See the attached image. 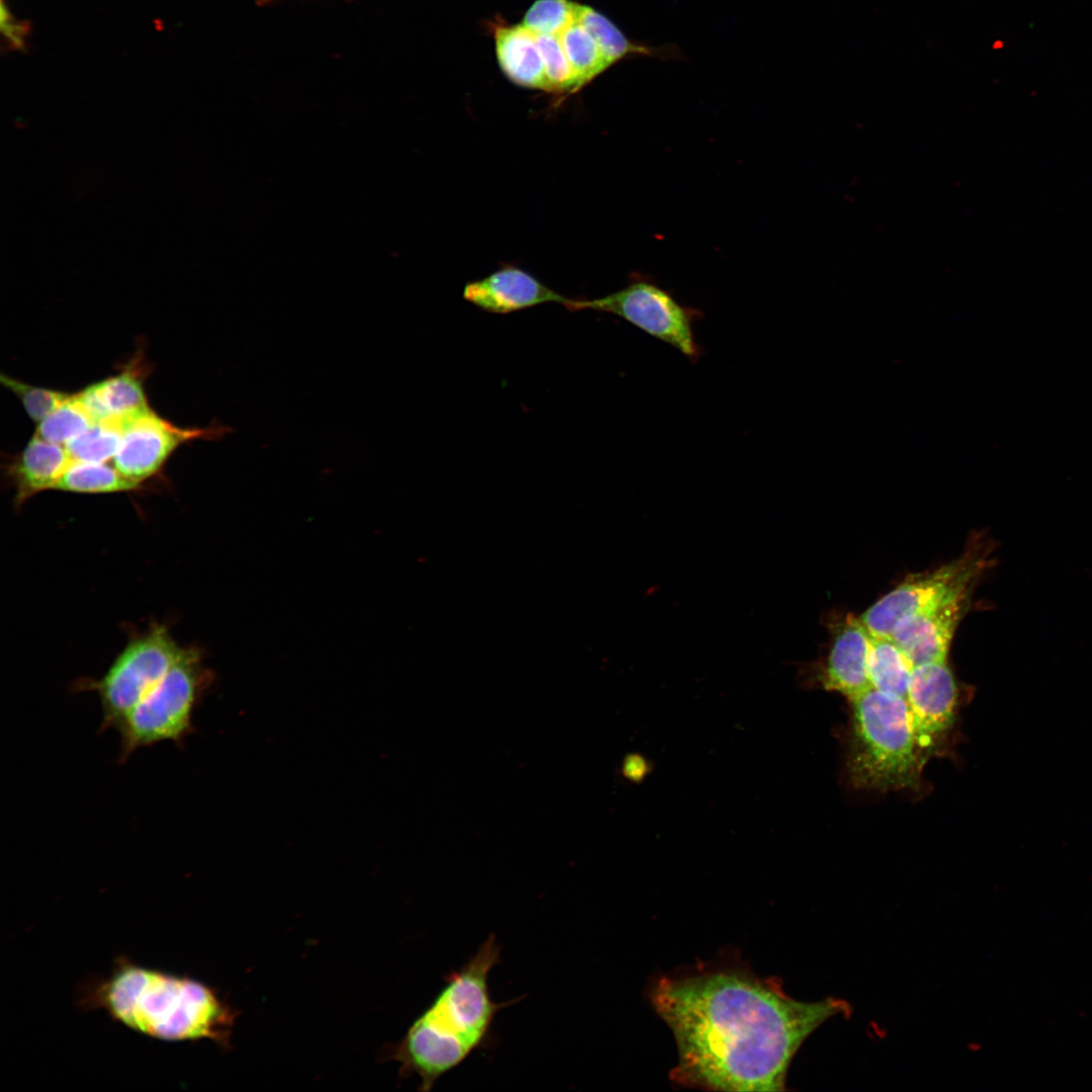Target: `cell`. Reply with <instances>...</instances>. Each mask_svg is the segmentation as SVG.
<instances>
[{
  "mask_svg": "<svg viewBox=\"0 0 1092 1092\" xmlns=\"http://www.w3.org/2000/svg\"><path fill=\"white\" fill-rule=\"evenodd\" d=\"M649 1000L675 1040L671 1081L712 1091L786 1090L803 1042L831 1017L850 1012L835 997L796 1000L778 978L757 976L738 961L662 975Z\"/></svg>",
  "mask_w": 1092,
  "mask_h": 1092,
  "instance_id": "obj_1",
  "label": "cell"
},
{
  "mask_svg": "<svg viewBox=\"0 0 1092 1092\" xmlns=\"http://www.w3.org/2000/svg\"><path fill=\"white\" fill-rule=\"evenodd\" d=\"M79 1003L163 1040L208 1039L229 1049L238 1012L194 979L138 966L124 958L105 978L88 982Z\"/></svg>",
  "mask_w": 1092,
  "mask_h": 1092,
  "instance_id": "obj_2",
  "label": "cell"
},
{
  "mask_svg": "<svg viewBox=\"0 0 1092 1092\" xmlns=\"http://www.w3.org/2000/svg\"><path fill=\"white\" fill-rule=\"evenodd\" d=\"M499 954L500 946L489 934L463 966L445 977L436 998L389 1049L388 1059L399 1063V1075L417 1076L422 1092L483 1046L495 1015L512 1003L496 1002L489 992L488 976Z\"/></svg>",
  "mask_w": 1092,
  "mask_h": 1092,
  "instance_id": "obj_3",
  "label": "cell"
},
{
  "mask_svg": "<svg viewBox=\"0 0 1092 1092\" xmlns=\"http://www.w3.org/2000/svg\"><path fill=\"white\" fill-rule=\"evenodd\" d=\"M849 702L850 784L880 792L918 787L926 759L916 742L906 699L870 688Z\"/></svg>",
  "mask_w": 1092,
  "mask_h": 1092,
  "instance_id": "obj_4",
  "label": "cell"
},
{
  "mask_svg": "<svg viewBox=\"0 0 1092 1092\" xmlns=\"http://www.w3.org/2000/svg\"><path fill=\"white\" fill-rule=\"evenodd\" d=\"M211 680L199 650L184 648L161 681L116 727L120 735L119 762L136 749L159 742L182 745L194 732L193 712Z\"/></svg>",
  "mask_w": 1092,
  "mask_h": 1092,
  "instance_id": "obj_5",
  "label": "cell"
},
{
  "mask_svg": "<svg viewBox=\"0 0 1092 1092\" xmlns=\"http://www.w3.org/2000/svg\"><path fill=\"white\" fill-rule=\"evenodd\" d=\"M992 543L978 536L957 558L932 570L907 577L859 617L874 635H890L895 626L953 593L977 584L993 560Z\"/></svg>",
  "mask_w": 1092,
  "mask_h": 1092,
  "instance_id": "obj_6",
  "label": "cell"
},
{
  "mask_svg": "<svg viewBox=\"0 0 1092 1092\" xmlns=\"http://www.w3.org/2000/svg\"><path fill=\"white\" fill-rule=\"evenodd\" d=\"M183 650L161 625L130 640L105 674L85 686L99 696L100 731L116 729L127 713L161 681Z\"/></svg>",
  "mask_w": 1092,
  "mask_h": 1092,
  "instance_id": "obj_7",
  "label": "cell"
},
{
  "mask_svg": "<svg viewBox=\"0 0 1092 1092\" xmlns=\"http://www.w3.org/2000/svg\"><path fill=\"white\" fill-rule=\"evenodd\" d=\"M562 305L570 311L589 309L618 315L692 361L702 354L694 334V323L702 313L680 304L669 291L650 281L637 279L594 299L567 298Z\"/></svg>",
  "mask_w": 1092,
  "mask_h": 1092,
  "instance_id": "obj_8",
  "label": "cell"
},
{
  "mask_svg": "<svg viewBox=\"0 0 1092 1092\" xmlns=\"http://www.w3.org/2000/svg\"><path fill=\"white\" fill-rule=\"evenodd\" d=\"M228 432L220 425L179 428L149 407L123 420L121 443L112 463L124 476L142 483L156 475L180 445L196 439H217Z\"/></svg>",
  "mask_w": 1092,
  "mask_h": 1092,
  "instance_id": "obj_9",
  "label": "cell"
},
{
  "mask_svg": "<svg viewBox=\"0 0 1092 1092\" xmlns=\"http://www.w3.org/2000/svg\"><path fill=\"white\" fill-rule=\"evenodd\" d=\"M906 701L916 742L927 760L954 722L958 686L947 660L914 665Z\"/></svg>",
  "mask_w": 1092,
  "mask_h": 1092,
  "instance_id": "obj_10",
  "label": "cell"
},
{
  "mask_svg": "<svg viewBox=\"0 0 1092 1092\" xmlns=\"http://www.w3.org/2000/svg\"><path fill=\"white\" fill-rule=\"evenodd\" d=\"M977 584L966 586L936 605L899 622L890 636L912 665L947 660L957 628L966 615Z\"/></svg>",
  "mask_w": 1092,
  "mask_h": 1092,
  "instance_id": "obj_11",
  "label": "cell"
},
{
  "mask_svg": "<svg viewBox=\"0 0 1092 1092\" xmlns=\"http://www.w3.org/2000/svg\"><path fill=\"white\" fill-rule=\"evenodd\" d=\"M871 632L860 617L847 614L831 629V641L818 680L827 691L848 700L869 690L868 671Z\"/></svg>",
  "mask_w": 1092,
  "mask_h": 1092,
  "instance_id": "obj_12",
  "label": "cell"
},
{
  "mask_svg": "<svg viewBox=\"0 0 1092 1092\" xmlns=\"http://www.w3.org/2000/svg\"><path fill=\"white\" fill-rule=\"evenodd\" d=\"M463 298L484 311L502 314L547 302L563 304L567 300L529 272L513 265L468 282L463 289Z\"/></svg>",
  "mask_w": 1092,
  "mask_h": 1092,
  "instance_id": "obj_13",
  "label": "cell"
},
{
  "mask_svg": "<svg viewBox=\"0 0 1092 1092\" xmlns=\"http://www.w3.org/2000/svg\"><path fill=\"white\" fill-rule=\"evenodd\" d=\"M148 373L144 357L135 356L117 374L89 385L77 395L95 421H123L150 407L144 388Z\"/></svg>",
  "mask_w": 1092,
  "mask_h": 1092,
  "instance_id": "obj_14",
  "label": "cell"
},
{
  "mask_svg": "<svg viewBox=\"0 0 1092 1092\" xmlns=\"http://www.w3.org/2000/svg\"><path fill=\"white\" fill-rule=\"evenodd\" d=\"M71 463L66 448L33 435L24 449L6 466L7 476L15 490V505L19 507L34 494L56 488Z\"/></svg>",
  "mask_w": 1092,
  "mask_h": 1092,
  "instance_id": "obj_15",
  "label": "cell"
},
{
  "mask_svg": "<svg viewBox=\"0 0 1092 1092\" xmlns=\"http://www.w3.org/2000/svg\"><path fill=\"white\" fill-rule=\"evenodd\" d=\"M495 53L503 73L515 84L546 91L543 59L536 34L523 24L494 29Z\"/></svg>",
  "mask_w": 1092,
  "mask_h": 1092,
  "instance_id": "obj_16",
  "label": "cell"
},
{
  "mask_svg": "<svg viewBox=\"0 0 1092 1092\" xmlns=\"http://www.w3.org/2000/svg\"><path fill=\"white\" fill-rule=\"evenodd\" d=\"M912 668L890 635L871 634L868 671L872 688L906 699Z\"/></svg>",
  "mask_w": 1092,
  "mask_h": 1092,
  "instance_id": "obj_17",
  "label": "cell"
},
{
  "mask_svg": "<svg viewBox=\"0 0 1092 1092\" xmlns=\"http://www.w3.org/2000/svg\"><path fill=\"white\" fill-rule=\"evenodd\" d=\"M557 36L573 71L576 91L614 66L596 38L577 21V17Z\"/></svg>",
  "mask_w": 1092,
  "mask_h": 1092,
  "instance_id": "obj_18",
  "label": "cell"
},
{
  "mask_svg": "<svg viewBox=\"0 0 1092 1092\" xmlns=\"http://www.w3.org/2000/svg\"><path fill=\"white\" fill-rule=\"evenodd\" d=\"M142 488L136 482L105 463L72 461L56 489L78 493H110Z\"/></svg>",
  "mask_w": 1092,
  "mask_h": 1092,
  "instance_id": "obj_19",
  "label": "cell"
},
{
  "mask_svg": "<svg viewBox=\"0 0 1092 1092\" xmlns=\"http://www.w3.org/2000/svg\"><path fill=\"white\" fill-rule=\"evenodd\" d=\"M123 421L104 419L96 421L84 433L66 444L72 459L77 462L105 463L116 454L122 438Z\"/></svg>",
  "mask_w": 1092,
  "mask_h": 1092,
  "instance_id": "obj_20",
  "label": "cell"
},
{
  "mask_svg": "<svg viewBox=\"0 0 1092 1092\" xmlns=\"http://www.w3.org/2000/svg\"><path fill=\"white\" fill-rule=\"evenodd\" d=\"M96 421L77 394L39 422L34 435L55 444H67L89 429Z\"/></svg>",
  "mask_w": 1092,
  "mask_h": 1092,
  "instance_id": "obj_21",
  "label": "cell"
},
{
  "mask_svg": "<svg viewBox=\"0 0 1092 1092\" xmlns=\"http://www.w3.org/2000/svg\"><path fill=\"white\" fill-rule=\"evenodd\" d=\"M578 6L579 3L569 0H536L522 24L535 34L559 35L576 20Z\"/></svg>",
  "mask_w": 1092,
  "mask_h": 1092,
  "instance_id": "obj_22",
  "label": "cell"
},
{
  "mask_svg": "<svg viewBox=\"0 0 1092 1092\" xmlns=\"http://www.w3.org/2000/svg\"><path fill=\"white\" fill-rule=\"evenodd\" d=\"M543 59L546 91L574 93L576 83L573 71L557 35L536 34Z\"/></svg>",
  "mask_w": 1092,
  "mask_h": 1092,
  "instance_id": "obj_23",
  "label": "cell"
},
{
  "mask_svg": "<svg viewBox=\"0 0 1092 1092\" xmlns=\"http://www.w3.org/2000/svg\"><path fill=\"white\" fill-rule=\"evenodd\" d=\"M0 380L5 387L20 399L27 415L34 422H41L72 395L63 391L33 386L4 374L0 375Z\"/></svg>",
  "mask_w": 1092,
  "mask_h": 1092,
  "instance_id": "obj_24",
  "label": "cell"
},
{
  "mask_svg": "<svg viewBox=\"0 0 1092 1092\" xmlns=\"http://www.w3.org/2000/svg\"><path fill=\"white\" fill-rule=\"evenodd\" d=\"M1 24L2 30L6 34L9 41L16 48L21 49L24 47L23 33L25 32L22 25L16 24L12 21V17L9 14V10L4 4L1 6Z\"/></svg>",
  "mask_w": 1092,
  "mask_h": 1092,
  "instance_id": "obj_25",
  "label": "cell"
},
{
  "mask_svg": "<svg viewBox=\"0 0 1092 1092\" xmlns=\"http://www.w3.org/2000/svg\"><path fill=\"white\" fill-rule=\"evenodd\" d=\"M648 765L646 760L640 755H632L625 763L626 776L631 780L640 781L647 774Z\"/></svg>",
  "mask_w": 1092,
  "mask_h": 1092,
  "instance_id": "obj_26",
  "label": "cell"
},
{
  "mask_svg": "<svg viewBox=\"0 0 1092 1092\" xmlns=\"http://www.w3.org/2000/svg\"><path fill=\"white\" fill-rule=\"evenodd\" d=\"M272 1H276V0H258V2L260 4H267V3L272 2Z\"/></svg>",
  "mask_w": 1092,
  "mask_h": 1092,
  "instance_id": "obj_27",
  "label": "cell"
}]
</instances>
